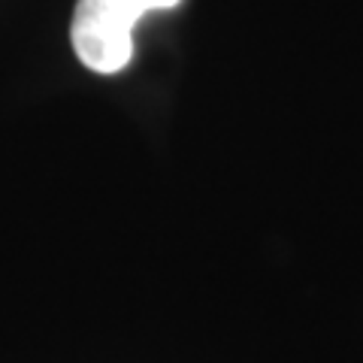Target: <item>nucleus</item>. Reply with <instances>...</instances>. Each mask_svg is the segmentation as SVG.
<instances>
[{
  "label": "nucleus",
  "mask_w": 363,
  "mask_h": 363,
  "mask_svg": "<svg viewBox=\"0 0 363 363\" xmlns=\"http://www.w3.org/2000/svg\"><path fill=\"white\" fill-rule=\"evenodd\" d=\"M179 4L182 0H79L70 25L76 58L100 76L121 73L133 58L136 21Z\"/></svg>",
  "instance_id": "nucleus-1"
}]
</instances>
